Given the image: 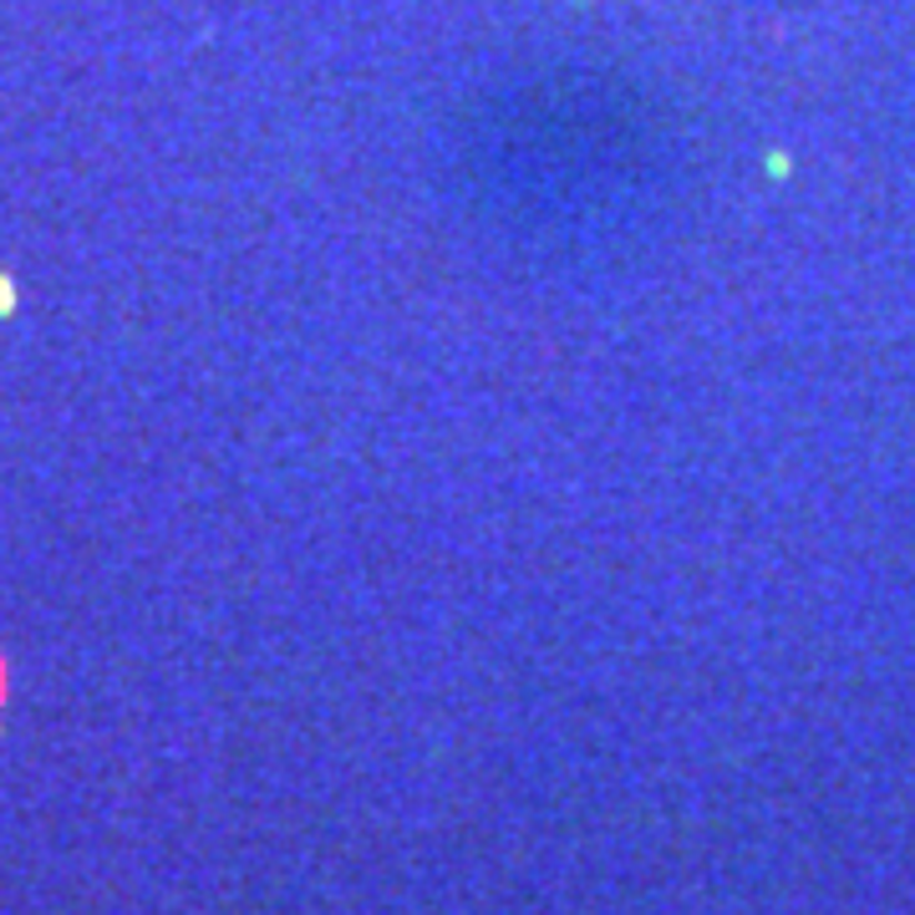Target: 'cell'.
Returning a JSON list of instances; mask_svg holds the SVG:
<instances>
[{"label":"cell","instance_id":"cell-1","mask_svg":"<svg viewBox=\"0 0 915 915\" xmlns=\"http://www.w3.org/2000/svg\"><path fill=\"white\" fill-rule=\"evenodd\" d=\"M11 311H16V280L0 275V315H11Z\"/></svg>","mask_w":915,"mask_h":915},{"label":"cell","instance_id":"cell-2","mask_svg":"<svg viewBox=\"0 0 915 915\" xmlns=\"http://www.w3.org/2000/svg\"><path fill=\"white\" fill-rule=\"evenodd\" d=\"M6 692H11V666H6V651H0V707H6Z\"/></svg>","mask_w":915,"mask_h":915}]
</instances>
